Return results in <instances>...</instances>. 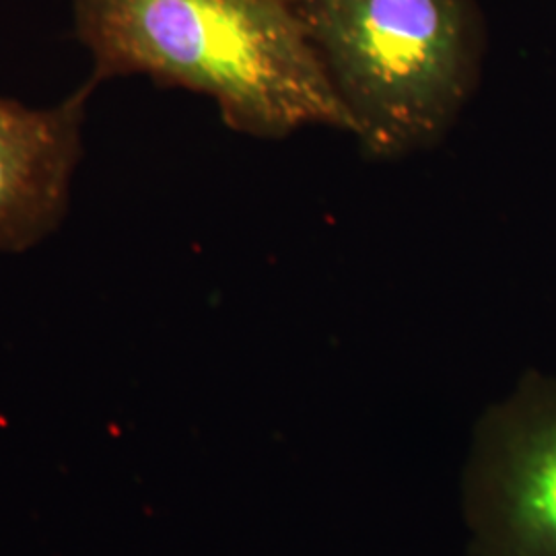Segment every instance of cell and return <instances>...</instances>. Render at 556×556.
<instances>
[{"instance_id":"2","label":"cell","mask_w":556,"mask_h":556,"mask_svg":"<svg viewBox=\"0 0 556 556\" xmlns=\"http://www.w3.org/2000/svg\"><path fill=\"white\" fill-rule=\"evenodd\" d=\"M353 135L379 160L433 147L477 91V0H295Z\"/></svg>"},{"instance_id":"3","label":"cell","mask_w":556,"mask_h":556,"mask_svg":"<svg viewBox=\"0 0 556 556\" xmlns=\"http://www.w3.org/2000/svg\"><path fill=\"white\" fill-rule=\"evenodd\" d=\"M477 497L486 556H556V376L528 374L486 420Z\"/></svg>"},{"instance_id":"1","label":"cell","mask_w":556,"mask_h":556,"mask_svg":"<svg viewBox=\"0 0 556 556\" xmlns=\"http://www.w3.org/2000/svg\"><path fill=\"white\" fill-rule=\"evenodd\" d=\"M73 23L93 89L122 77L186 89L254 139L305 126L353 135L295 0H73Z\"/></svg>"},{"instance_id":"4","label":"cell","mask_w":556,"mask_h":556,"mask_svg":"<svg viewBox=\"0 0 556 556\" xmlns=\"http://www.w3.org/2000/svg\"><path fill=\"white\" fill-rule=\"evenodd\" d=\"M93 93L83 83L43 108L0 96V254L38 248L68 217Z\"/></svg>"}]
</instances>
